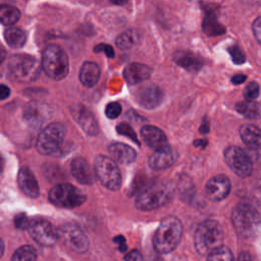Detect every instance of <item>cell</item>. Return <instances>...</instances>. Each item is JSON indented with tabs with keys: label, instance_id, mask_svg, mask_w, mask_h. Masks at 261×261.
<instances>
[{
	"label": "cell",
	"instance_id": "obj_50",
	"mask_svg": "<svg viewBox=\"0 0 261 261\" xmlns=\"http://www.w3.org/2000/svg\"><path fill=\"white\" fill-rule=\"evenodd\" d=\"M113 3H114V4H119V5H120V4H124L125 2H113Z\"/></svg>",
	"mask_w": 261,
	"mask_h": 261
},
{
	"label": "cell",
	"instance_id": "obj_5",
	"mask_svg": "<svg viewBox=\"0 0 261 261\" xmlns=\"http://www.w3.org/2000/svg\"><path fill=\"white\" fill-rule=\"evenodd\" d=\"M42 67L52 80L60 81L68 73L69 63L65 51L57 44H49L42 54Z\"/></svg>",
	"mask_w": 261,
	"mask_h": 261
},
{
	"label": "cell",
	"instance_id": "obj_24",
	"mask_svg": "<svg viewBox=\"0 0 261 261\" xmlns=\"http://www.w3.org/2000/svg\"><path fill=\"white\" fill-rule=\"evenodd\" d=\"M240 136L244 144L254 150L261 149V129L253 124H243L240 128Z\"/></svg>",
	"mask_w": 261,
	"mask_h": 261
},
{
	"label": "cell",
	"instance_id": "obj_14",
	"mask_svg": "<svg viewBox=\"0 0 261 261\" xmlns=\"http://www.w3.org/2000/svg\"><path fill=\"white\" fill-rule=\"evenodd\" d=\"M70 112L86 134L89 136H96L99 133L97 119L90 109L81 104H76L71 106Z\"/></svg>",
	"mask_w": 261,
	"mask_h": 261
},
{
	"label": "cell",
	"instance_id": "obj_27",
	"mask_svg": "<svg viewBox=\"0 0 261 261\" xmlns=\"http://www.w3.org/2000/svg\"><path fill=\"white\" fill-rule=\"evenodd\" d=\"M20 18V11L12 5H0V23L4 25H12Z\"/></svg>",
	"mask_w": 261,
	"mask_h": 261
},
{
	"label": "cell",
	"instance_id": "obj_3",
	"mask_svg": "<svg viewBox=\"0 0 261 261\" xmlns=\"http://www.w3.org/2000/svg\"><path fill=\"white\" fill-rule=\"evenodd\" d=\"M173 189L170 184L157 181L139 193L136 198V207L143 211H151L162 207L172 198Z\"/></svg>",
	"mask_w": 261,
	"mask_h": 261
},
{
	"label": "cell",
	"instance_id": "obj_28",
	"mask_svg": "<svg viewBox=\"0 0 261 261\" xmlns=\"http://www.w3.org/2000/svg\"><path fill=\"white\" fill-rule=\"evenodd\" d=\"M202 30L208 36H219L225 32V28L212 14L204 17L202 21Z\"/></svg>",
	"mask_w": 261,
	"mask_h": 261
},
{
	"label": "cell",
	"instance_id": "obj_6",
	"mask_svg": "<svg viewBox=\"0 0 261 261\" xmlns=\"http://www.w3.org/2000/svg\"><path fill=\"white\" fill-rule=\"evenodd\" d=\"M40 64L38 60L27 54L13 55L8 63V73L17 82H33L40 75Z\"/></svg>",
	"mask_w": 261,
	"mask_h": 261
},
{
	"label": "cell",
	"instance_id": "obj_22",
	"mask_svg": "<svg viewBox=\"0 0 261 261\" xmlns=\"http://www.w3.org/2000/svg\"><path fill=\"white\" fill-rule=\"evenodd\" d=\"M108 151L110 153L111 158L115 162H118L121 164H130L137 158L136 151L132 147L123 143L114 142L110 144L108 147Z\"/></svg>",
	"mask_w": 261,
	"mask_h": 261
},
{
	"label": "cell",
	"instance_id": "obj_48",
	"mask_svg": "<svg viewBox=\"0 0 261 261\" xmlns=\"http://www.w3.org/2000/svg\"><path fill=\"white\" fill-rule=\"evenodd\" d=\"M3 253H4V243H3L2 239L0 238V258L2 257Z\"/></svg>",
	"mask_w": 261,
	"mask_h": 261
},
{
	"label": "cell",
	"instance_id": "obj_29",
	"mask_svg": "<svg viewBox=\"0 0 261 261\" xmlns=\"http://www.w3.org/2000/svg\"><path fill=\"white\" fill-rule=\"evenodd\" d=\"M236 109L243 116L250 119H256L260 116V108L258 104L254 101H249V100L240 101L236 104Z\"/></svg>",
	"mask_w": 261,
	"mask_h": 261
},
{
	"label": "cell",
	"instance_id": "obj_9",
	"mask_svg": "<svg viewBox=\"0 0 261 261\" xmlns=\"http://www.w3.org/2000/svg\"><path fill=\"white\" fill-rule=\"evenodd\" d=\"M87 197L86 195L69 184L55 185L49 191V200L55 206L61 208H74L81 206Z\"/></svg>",
	"mask_w": 261,
	"mask_h": 261
},
{
	"label": "cell",
	"instance_id": "obj_32",
	"mask_svg": "<svg viewBox=\"0 0 261 261\" xmlns=\"http://www.w3.org/2000/svg\"><path fill=\"white\" fill-rule=\"evenodd\" d=\"M206 261H234L233 255L227 247L221 246L211 252L208 256Z\"/></svg>",
	"mask_w": 261,
	"mask_h": 261
},
{
	"label": "cell",
	"instance_id": "obj_23",
	"mask_svg": "<svg viewBox=\"0 0 261 261\" xmlns=\"http://www.w3.org/2000/svg\"><path fill=\"white\" fill-rule=\"evenodd\" d=\"M173 60L178 66L191 72H197L203 66V60L190 51H176L173 54Z\"/></svg>",
	"mask_w": 261,
	"mask_h": 261
},
{
	"label": "cell",
	"instance_id": "obj_36",
	"mask_svg": "<svg viewBox=\"0 0 261 261\" xmlns=\"http://www.w3.org/2000/svg\"><path fill=\"white\" fill-rule=\"evenodd\" d=\"M121 113V105L118 102H110L105 107V114L108 118L114 119Z\"/></svg>",
	"mask_w": 261,
	"mask_h": 261
},
{
	"label": "cell",
	"instance_id": "obj_42",
	"mask_svg": "<svg viewBox=\"0 0 261 261\" xmlns=\"http://www.w3.org/2000/svg\"><path fill=\"white\" fill-rule=\"evenodd\" d=\"M114 242L118 244V249L120 251H125L127 249L125 240H124V238L122 236H117L116 238H114Z\"/></svg>",
	"mask_w": 261,
	"mask_h": 261
},
{
	"label": "cell",
	"instance_id": "obj_2",
	"mask_svg": "<svg viewBox=\"0 0 261 261\" xmlns=\"http://www.w3.org/2000/svg\"><path fill=\"white\" fill-rule=\"evenodd\" d=\"M223 230L221 225L213 219H207L199 224L195 232V249L203 256L222 246Z\"/></svg>",
	"mask_w": 261,
	"mask_h": 261
},
{
	"label": "cell",
	"instance_id": "obj_15",
	"mask_svg": "<svg viewBox=\"0 0 261 261\" xmlns=\"http://www.w3.org/2000/svg\"><path fill=\"white\" fill-rule=\"evenodd\" d=\"M205 192L210 200L221 201L226 198L230 192V180L224 174L215 175L207 181Z\"/></svg>",
	"mask_w": 261,
	"mask_h": 261
},
{
	"label": "cell",
	"instance_id": "obj_21",
	"mask_svg": "<svg viewBox=\"0 0 261 261\" xmlns=\"http://www.w3.org/2000/svg\"><path fill=\"white\" fill-rule=\"evenodd\" d=\"M151 75V68L146 64L133 62L123 69V77L129 85H136L148 80Z\"/></svg>",
	"mask_w": 261,
	"mask_h": 261
},
{
	"label": "cell",
	"instance_id": "obj_45",
	"mask_svg": "<svg viewBox=\"0 0 261 261\" xmlns=\"http://www.w3.org/2000/svg\"><path fill=\"white\" fill-rule=\"evenodd\" d=\"M6 56H7L6 49H5L2 45H0V66H1V64L3 63V61L5 60Z\"/></svg>",
	"mask_w": 261,
	"mask_h": 261
},
{
	"label": "cell",
	"instance_id": "obj_13",
	"mask_svg": "<svg viewBox=\"0 0 261 261\" xmlns=\"http://www.w3.org/2000/svg\"><path fill=\"white\" fill-rule=\"evenodd\" d=\"M50 115L51 109L48 105L40 101H33L24 107L22 117L29 125L39 127L49 119Z\"/></svg>",
	"mask_w": 261,
	"mask_h": 261
},
{
	"label": "cell",
	"instance_id": "obj_33",
	"mask_svg": "<svg viewBox=\"0 0 261 261\" xmlns=\"http://www.w3.org/2000/svg\"><path fill=\"white\" fill-rule=\"evenodd\" d=\"M116 129H117V133H118V134H120V135H122V136H124V137L129 138L130 140H133L134 142H136L138 145L140 144L139 141H138V139H137V135H136L135 130L133 129V127H132L128 123L121 122V123H119V124L117 125Z\"/></svg>",
	"mask_w": 261,
	"mask_h": 261
},
{
	"label": "cell",
	"instance_id": "obj_38",
	"mask_svg": "<svg viewBox=\"0 0 261 261\" xmlns=\"http://www.w3.org/2000/svg\"><path fill=\"white\" fill-rule=\"evenodd\" d=\"M95 52H104L105 55L109 58H113L114 57V50L112 49V47L110 45L107 44H98L95 48H94Z\"/></svg>",
	"mask_w": 261,
	"mask_h": 261
},
{
	"label": "cell",
	"instance_id": "obj_39",
	"mask_svg": "<svg viewBox=\"0 0 261 261\" xmlns=\"http://www.w3.org/2000/svg\"><path fill=\"white\" fill-rule=\"evenodd\" d=\"M253 29V33L255 35V38L257 39V41L261 44V16L257 17L252 25Z\"/></svg>",
	"mask_w": 261,
	"mask_h": 261
},
{
	"label": "cell",
	"instance_id": "obj_30",
	"mask_svg": "<svg viewBox=\"0 0 261 261\" xmlns=\"http://www.w3.org/2000/svg\"><path fill=\"white\" fill-rule=\"evenodd\" d=\"M140 41V35L136 31L128 30L121 33L116 38V46L121 50H128L133 48Z\"/></svg>",
	"mask_w": 261,
	"mask_h": 261
},
{
	"label": "cell",
	"instance_id": "obj_51",
	"mask_svg": "<svg viewBox=\"0 0 261 261\" xmlns=\"http://www.w3.org/2000/svg\"><path fill=\"white\" fill-rule=\"evenodd\" d=\"M157 261H161V260H160V259H159V260H157Z\"/></svg>",
	"mask_w": 261,
	"mask_h": 261
},
{
	"label": "cell",
	"instance_id": "obj_8",
	"mask_svg": "<svg viewBox=\"0 0 261 261\" xmlns=\"http://www.w3.org/2000/svg\"><path fill=\"white\" fill-rule=\"evenodd\" d=\"M66 135V127L61 122L49 123L38 136L36 148L43 155L55 153L62 145Z\"/></svg>",
	"mask_w": 261,
	"mask_h": 261
},
{
	"label": "cell",
	"instance_id": "obj_25",
	"mask_svg": "<svg viewBox=\"0 0 261 261\" xmlns=\"http://www.w3.org/2000/svg\"><path fill=\"white\" fill-rule=\"evenodd\" d=\"M100 79V67L97 63L86 61L80 70V81L88 88L94 87Z\"/></svg>",
	"mask_w": 261,
	"mask_h": 261
},
{
	"label": "cell",
	"instance_id": "obj_35",
	"mask_svg": "<svg viewBox=\"0 0 261 261\" xmlns=\"http://www.w3.org/2000/svg\"><path fill=\"white\" fill-rule=\"evenodd\" d=\"M227 52L229 53V55L231 56V59L233 61V63L236 64H243L246 60L245 55L243 53V51L236 45L230 46L227 48Z\"/></svg>",
	"mask_w": 261,
	"mask_h": 261
},
{
	"label": "cell",
	"instance_id": "obj_43",
	"mask_svg": "<svg viewBox=\"0 0 261 261\" xmlns=\"http://www.w3.org/2000/svg\"><path fill=\"white\" fill-rule=\"evenodd\" d=\"M246 79H247V76L245 74L238 73V74H236V75H233L231 77V83L233 85H241V84H243L246 81Z\"/></svg>",
	"mask_w": 261,
	"mask_h": 261
},
{
	"label": "cell",
	"instance_id": "obj_31",
	"mask_svg": "<svg viewBox=\"0 0 261 261\" xmlns=\"http://www.w3.org/2000/svg\"><path fill=\"white\" fill-rule=\"evenodd\" d=\"M11 261H37V252L30 245L21 246L13 253Z\"/></svg>",
	"mask_w": 261,
	"mask_h": 261
},
{
	"label": "cell",
	"instance_id": "obj_18",
	"mask_svg": "<svg viewBox=\"0 0 261 261\" xmlns=\"http://www.w3.org/2000/svg\"><path fill=\"white\" fill-rule=\"evenodd\" d=\"M17 184L21 192L31 198H37L40 194L39 184L28 166H21L17 173Z\"/></svg>",
	"mask_w": 261,
	"mask_h": 261
},
{
	"label": "cell",
	"instance_id": "obj_16",
	"mask_svg": "<svg viewBox=\"0 0 261 261\" xmlns=\"http://www.w3.org/2000/svg\"><path fill=\"white\" fill-rule=\"evenodd\" d=\"M178 154L175 149L166 146L156 150L149 158V165L155 170H161L170 167L177 159Z\"/></svg>",
	"mask_w": 261,
	"mask_h": 261
},
{
	"label": "cell",
	"instance_id": "obj_17",
	"mask_svg": "<svg viewBox=\"0 0 261 261\" xmlns=\"http://www.w3.org/2000/svg\"><path fill=\"white\" fill-rule=\"evenodd\" d=\"M163 99V93L159 87L149 84L140 89L137 95V101L141 106L147 109H152L158 106Z\"/></svg>",
	"mask_w": 261,
	"mask_h": 261
},
{
	"label": "cell",
	"instance_id": "obj_20",
	"mask_svg": "<svg viewBox=\"0 0 261 261\" xmlns=\"http://www.w3.org/2000/svg\"><path fill=\"white\" fill-rule=\"evenodd\" d=\"M70 171L72 176L82 185H92L94 182L95 172L83 157H76L71 161Z\"/></svg>",
	"mask_w": 261,
	"mask_h": 261
},
{
	"label": "cell",
	"instance_id": "obj_11",
	"mask_svg": "<svg viewBox=\"0 0 261 261\" xmlns=\"http://www.w3.org/2000/svg\"><path fill=\"white\" fill-rule=\"evenodd\" d=\"M28 231L37 244L44 247H51L58 241V229L46 219L37 218L31 220Z\"/></svg>",
	"mask_w": 261,
	"mask_h": 261
},
{
	"label": "cell",
	"instance_id": "obj_41",
	"mask_svg": "<svg viewBox=\"0 0 261 261\" xmlns=\"http://www.w3.org/2000/svg\"><path fill=\"white\" fill-rule=\"evenodd\" d=\"M10 95V89L6 85L0 84V100H4L8 98Z\"/></svg>",
	"mask_w": 261,
	"mask_h": 261
},
{
	"label": "cell",
	"instance_id": "obj_19",
	"mask_svg": "<svg viewBox=\"0 0 261 261\" xmlns=\"http://www.w3.org/2000/svg\"><path fill=\"white\" fill-rule=\"evenodd\" d=\"M141 136L147 146L156 150L162 149L167 145V138L164 132L154 125H144L141 129Z\"/></svg>",
	"mask_w": 261,
	"mask_h": 261
},
{
	"label": "cell",
	"instance_id": "obj_10",
	"mask_svg": "<svg viewBox=\"0 0 261 261\" xmlns=\"http://www.w3.org/2000/svg\"><path fill=\"white\" fill-rule=\"evenodd\" d=\"M58 241H60L68 250L83 254L89 249V239L83 229L72 223L62 225L58 229Z\"/></svg>",
	"mask_w": 261,
	"mask_h": 261
},
{
	"label": "cell",
	"instance_id": "obj_26",
	"mask_svg": "<svg viewBox=\"0 0 261 261\" xmlns=\"http://www.w3.org/2000/svg\"><path fill=\"white\" fill-rule=\"evenodd\" d=\"M27 33L16 27H10L4 32V39L11 48H21L27 42Z\"/></svg>",
	"mask_w": 261,
	"mask_h": 261
},
{
	"label": "cell",
	"instance_id": "obj_7",
	"mask_svg": "<svg viewBox=\"0 0 261 261\" xmlns=\"http://www.w3.org/2000/svg\"><path fill=\"white\" fill-rule=\"evenodd\" d=\"M94 172L100 182L111 191L121 187V173L116 162L107 156L98 155L94 160Z\"/></svg>",
	"mask_w": 261,
	"mask_h": 261
},
{
	"label": "cell",
	"instance_id": "obj_49",
	"mask_svg": "<svg viewBox=\"0 0 261 261\" xmlns=\"http://www.w3.org/2000/svg\"><path fill=\"white\" fill-rule=\"evenodd\" d=\"M3 168H4V161H3V159L0 157V174H1L2 171H3Z\"/></svg>",
	"mask_w": 261,
	"mask_h": 261
},
{
	"label": "cell",
	"instance_id": "obj_40",
	"mask_svg": "<svg viewBox=\"0 0 261 261\" xmlns=\"http://www.w3.org/2000/svg\"><path fill=\"white\" fill-rule=\"evenodd\" d=\"M124 261H143V257L139 251L133 250L125 255Z\"/></svg>",
	"mask_w": 261,
	"mask_h": 261
},
{
	"label": "cell",
	"instance_id": "obj_46",
	"mask_svg": "<svg viewBox=\"0 0 261 261\" xmlns=\"http://www.w3.org/2000/svg\"><path fill=\"white\" fill-rule=\"evenodd\" d=\"M194 145H195L196 147H204V148H205V146L207 145V140H205V139L196 140V141L194 142Z\"/></svg>",
	"mask_w": 261,
	"mask_h": 261
},
{
	"label": "cell",
	"instance_id": "obj_47",
	"mask_svg": "<svg viewBox=\"0 0 261 261\" xmlns=\"http://www.w3.org/2000/svg\"><path fill=\"white\" fill-rule=\"evenodd\" d=\"M200 132L202 134H207L209 132V123H208V121H205V122L203 121V123H202V125L200 127Z\"/></svg>",
	"mask_w": 261,
	"mask_h": 261
},
{
	"label": "cell",
	"instance_id": "obj_44",
	"mask_svg": "<svg viewBox=\"0 0 261 261\" xmlns=\"http://www.w3.org/2000/svg\"><path fill=\"white\" fill-rule=\"evenodd\" d=\"M237 261H253V259H252V257L250 256L249 253L243 252V253H241V254L239 255Z\"/></svg>",
	"mask_w": 261,
	"mask_h": 261
},
{
	"label": "cell",
	"instance_id": "obj_37",
	"mask_svg": "<svg viewBox=\"0 0 261 261\" xmlns=\"http://www.w3.org/2000/svg\"><path fill=\"white\" fill-rule=\"evenodd\" d=\"M31 220L24 213H18L14 217V224L19 229H28Z\"/></svg>",
	"mask_w": 261,
	"mask_h": 261
},
{
	"label": "cell",
	"instance_id": "obj_12",
	"mask_svg": "<svg viewBox=\"0 0 261 261\" xmlns=\"http://www.w3.org/2000/svg\"><path fill=\"white\" fill-rule=\"evenodd\" d=\"M224 159L228 167L237 175L241 177H247L252 173V160L249 155L240 147H227L224 151Z\"/></svg>",
	"mask_w": 261,
	"mask_h": 261
},
{
	"label": "cell",
	"instance_id": "obj_4",
	"mask_svg": "<svg viewBox=\"0 0 261 261\" xmlns=\"http://www.w3.org/2000/svg\"><path fill=\"white\" fill-rule=\"evenodd\" d=\"M231 221L236 231L243 238L255 236L261 225V216L250 204H238L231 213Z\"/></svg>",
	"mask_w": 261,
	"mask_h": 261
},
{
	"label": "cell",
	"instance_id": "obj_1",
	"mask_svg": "<svg viewBox=\"0 0 261 261\" xmlns=\"http://www.w3.org/2000/svg\"><path fill=\"white\" fill-rule=\"evenodd\" d=\"M182 236V225L175 216L164 217L153 237L154 249L160 254H168L176 249Z\"/></svg>",
	"mask_w": 261,
	"mask_h": 261
},
{
	"label": "cell",
	"instance_id": "obj_34",
	"mask_svg": "<svg viewBox=\"0 0 261 261\" xmlns=\"http://www.w3.org/2000/svg\"><path fill=\"white\" fill-rule=\"evenodd\" d=\"M259 95V85L256 82L249 83L244 91V97L246 100L253 101L255 100Z\"/></svg>",
	"mask_w": 261,
	"mask_h": 261
}]
</instances>
